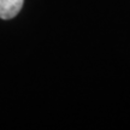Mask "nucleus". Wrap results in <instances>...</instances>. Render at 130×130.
Here are the masks:
<instances>
[{
    "label": "nucleus",
    "instance_id": "obj_1",
    "mask_svg": "<svg viewBox=\"0 0 130 130\" xmlns=\"http://www.w3.org/2000/svg\"><path fill=\"white\" fill-rule=\"evenodd\" d=\"M24 0H0V18L11 19L16 17L23 6Z\"/></svg>",
    "mask_w": 130,
    "mask_h": 130
}]
</instances>
